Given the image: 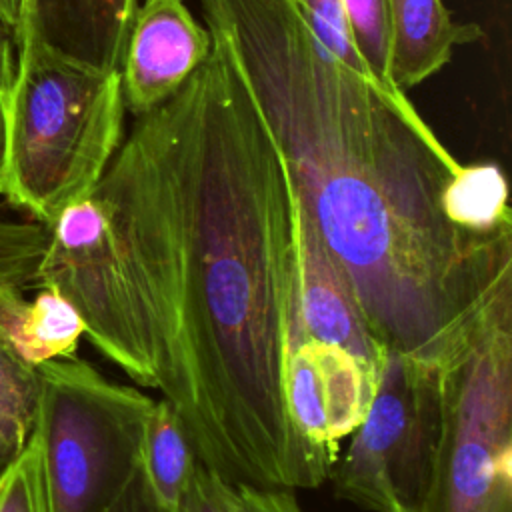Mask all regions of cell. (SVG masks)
<instances>
[{
  "label": "cell",
  "mask_w": 512,
  "mask_h": 512,
  "mask_svg": "<svg viewBox=\"0 0 512 512\" xmlns=\"http://www.w3.org/2000/svg\"><path fill=\"white\" fill-rule=\"evenodd\" d=\"M438 370L440 434L424 512H512V294Z\"/></svg>",
  "instance_id": "4"
},
{
  "label": "cell",
  "mask_w": 512,
  "mask_h": 512,
  "mask_svg": "<svg viewBox=\"0 0 512 512\" xmlns=\"http://www.w3.org/2000/svg\"><path fill=\"white\" fill-rule=\"evenodd\" d=\"M38 442L50 512H108L142 468L154 398L104 378L90 364L38 366Z\"/></svg>",
  "instance_id": "5"
},
{
  "label": "cell",
  "mask_w": 512,
  "mask_h": 512,
  "mask_svg": "<svg viewBox=\"0 0 512 512\" xmlns=\"http://www.w3.org/2000/svg\"><path fill=\"white\" fill-rule=\"evenodd\" d=\"M0 512H50L42 456L32 434L0 472Z\"/></svg>",
  "instance_id": "18"
},
{
  "label": "cell",
  "mask_w": 512,
  "mask_h": 512,
  "mask_svg": "<svg viewBox=\"0 0 512 512\" xmlns=\"http://www.w3.org/2000/svg\"><path fill=\"white\" fill-rule=\"evenodd\" d=\"M200 4L370 334L440 364L512 294V234L448 218L444 190L462 162L404 92L330 54L292 0Z\"/></svg>",
  "instance_id": "2"
},
{
  "label": "cell",
  "mask_w": 512,
  "mask_h": 512,
  "mask_svg": "<svg viewBox=\"0 0 512 512\" xmlns=\"http://www.w3.org/2000/svg\"><path fill=\"white\" fill-rule=\"evenodd\" d=\"M40 372L0 340V466L28 442L38 414Z\"/></svg>",
  "instance_id": "16"
},
{
  "label": "cell",
  "mask_w": 512,
  "mask_h": 512,
  "mask_svg": "<svg viewBox=\"0 0 512 512\" xmlns=\"http://www.w3.org/2000/svg\"><path fill=\"white\" fill-rule=\"evenodd\" d=\"M24 2H26V0H22V6H24Z\"/></svg>",
  "instance_id": "26"
},
{
  "label": "cell",
  "mask_w": 512,
  "mask_h": 512,
  "mask_svg": "<svg viewBox=\"0 0 512 512\" xmlns=\"http://www.w3.org/2000/svg\"><path fill=\"white\" fill-rule=\"evenodd\" d=\"M108 512H162L150 492L144 470L140 468L126 492L116 500Z\"/></svg>",
  "instance_id": "24"
},
{
  "label": "cell",
  "mask_w": 512,
  "mask_h": 512,
  "mask_svg": "<svg viewBox=\"0 0 512 512\" xmlns=\"http://www.w3.org/2000/svg\"><path fill=\"white\" fill-rule=\"evenodd\" d=\"M292 238L294 296L302 336L342 346L368 368L378 370L384 350L370 334L340 268L294 202Z\"/></svg>",
  "instance_id": "10"
},
{
  "label": "cell",
  "mask_w": 512,
  "mask_h": 512,
  "mask_svg": "<svg viewBox=\"0 0 512 512\" xmlns=\"http://www.w3.org/2000/svg\"><path fill=\"white\" fill-rule=\"evenodd\" d=\"M212 36V34H210ZM138 114L92 188L102 202L154 388L226 482L316 488L332 466L294 430L288 350L292 198L280 156L224 48Z\"/></svg>",
  "instance_id": "1"
},
{
  "label": "cell",
  "mask_w": 512,
  "mask_h": 512,
  "mask_svg": "<svg viewBox=\"0 0 512 512\" xmlns=\"http://www.w3.org/2000/svg\"><path fill=\"white\" fill-rule=\"evenodd\" d=\"M378 370L346 348L302 338L290 346L284 368V398L290 422L306 446L332 468L338 442L362 422Z\"/></svg>",
  "instance_id": "8"
},
{
  "label": "cell",
  "mask_w": 512,
  "mask_h": 512,
  "mask_svg": "<svg viewBox=\"0 0 512 512\" xmlns=\"http://www.w3.org/2000/svg\"><path fill=\"white\" fill-rule=\"evenodd\" d=\"M184 512H228L222 500V478L204 464L196 468Z\"/></svg>",
  "instance_id": "22"
},
{
  "label": "cell",
  "mask_w": 512,
  "mask_h": 512,
  "mask_svg": "<svg viewBox=\"0 0 512 512\" xmlns=\"http://www.w3.org/2000/svg\"><path fill=\"white\" fill-rule=\"evenodd\" d=\"M444 210L466 232L512 234L508 184L502 168L494 162L462 164L444 190Z\"/></svg>",
  "instance_id": "15"
},
{
  "label": "cell",
  "mask_w": 512,
  "mask_h": 512,
  "mask_svg": "<svg viewBox=\"0 0 512 512\" xmlns=\"http://www.w3.org/2000/svg\"><path fill=\"white\" fill-rule=\"evenodd\" d=\"M136 0H26L16 40L96 70H118Z\"/></svg>",
  "instance_id": "11"
},
{
  "label": "cell",
  "mask_w": 512,
  "mask_h": 512,
  "mask_svg": "<svg viewBox=\"0 0 512 512\" xmlns=\"http://www.w3.org/2000/svg\"><path fill=\"white\" fill-rule=\"evenodd\" d=\"M36 284L56 290L78 312L90 342L136 384L146 368L108 216L90 190L48 226Z\"/></svg>",
  "instance_id": "7"
},
{
  "label": "cell",
  "mask_w": 512,
  "mask_h": 512,
  "mask_svg": "<svg viewBox=\"0 0 512 512\" xmlns=\"http://www.w3.org/2000/svg\"><path fill=\"white\" fill-rule=\"evenodd\" d=\"M22 16V0H0V22L12 32H18Z\"/></svg>",
  "instance_id": "25"
},
{
  "label": "cell",
  "mask_w": 512,
  "mask_h": 512,
  "mask_svg": "<svg viewBox=\"0 0 512 512\" xmlns=\"http://www.w3.org/2000/svg\"><path fill=\"white\" fill-rule=\"evenodd\" d=\"M14 78V60L12 48L4 36H0V192L6 166V148H8V104L10 88Z\"/></svg>",
  "instance_id": "23"
},
{
  "label": "cell",
  "mask_w": 512,
  "mask_h": 512,
  "mask_svg": "<svg viewBox=\"0 0 512 512\" xmlns=\"http://www.w3.org/2000/svg\"><path fill=\"white\" fill-rule=\"evenodd\" d=\"M292 4L300 10L312 34L326 46L330 54L342 60L350 70L374 80L350 42L340 0H292Z\"/></svg>",
  "instance_id": "20"
},
{
  "label": "cell",
  "mask_w": 512,
  "mask_h": 512,
  "mask_svg": "<svg viewBox=\"0 0 512 512\" xmlns=\"http://www.w3.org/2000/svg\"><path fill=\"white\" fill-rule=\"evenodd\" d=\"M82 334L78 312L56 290L40 286L34 300H26L22 288L0 284V340L24 362L70 358Z\"/></svg>",
  "instance_id": "13"
},
{
  "label": "cell",
  "mask_w": 512,
  "mask_h": 512,
  "mask_svg": "<svg viewBox=\"0 0 512 512\" xmlns=\"http://www.w3.org/2000/svg\"><path fill=\"white\" fill-rule=\"evenodd\" d=\"M46 224L0 220V284L26 288L36 284L38 268L48 246Z\"/></svg>",
  "instance_id": "19"
},
{
  "label": "cell",
  "mask_w": 512,
  "mask_h": 512,
  "mask_svg": "<svg viewBox=\"0 0 512 512\" xmlns=\"http://www.w3.org/2000/svg\"><path fill=\"white\" fill-rule=\"evenodd\" d=\"M390 78L404 94L452 60L454 48L482 38L476 24L452 20L442 0H390Z\"/></svg>",
  "instance_id": "12"
},
{
  "label": "cell",
  "mask_w": 512,
  "mask_h": 512,
  "mask_svg": "<svg viewBox=\"0 0 512 512\" xmlns=\"http://www.w3.org/2000/svg\"><path fill=\"white\" fill-rule=\"evenodd\" d=\"M198 460L176 412L160 398L154 402L142 452V470L162 512H184Z\"/></svg>",
  "instance_id": "14"
},
{
  "label": "cell",
  "mask_w": 512,
  "mask_h": 512,
  "mask_svg": "<svg viewBox=\"0 0 512 512\" xmlns=\"http://www.w3.org/2000/svg\"><path fill=\"white\" fill-rule=\"evenodd\" d=\"M212 36L184 0H144L136 4L120 58L124 108L144 114L174 92L212 52Z\"/></svg>",
  "instance_id": "9"
},
{
  "label": "cell",
  "mask_w": 512,
  "mask_h": 512,
  "mask_svg": "<svg viewBox=\"0 0 512 512\" xmlns=\"http://www.w3.org/2000/svg\"><path fill=\"white\" fill-rule=\"evenodd\" d=\"M350 42L370 76L386 90L402 92L390 78L392 16L390 0H340Z\"/></svg>",
  "instance_id": "17"
},
{
  "label": "cell",
  "mask_w": 512,
  "mask_h": 512,
  "mask_svg": "<svg viewBox=\"0 0 512 512\" xmlns=\"http://www.w3.org/2000/svg\"><path fill=\"white\" fill-rule=\"evenodd\" d=\"M438 434V364L384 350L368 410L330 472L336 496L370 512H424Z\"/></svg>",
  "instance_id": "6"
},
{
  "label": "cell",
  "mask_w": 512,
  "mask_h": 512,
  "mask_svg": "<svg viewBox=\"0 0 512 512\" xmlns=\"http://www.w3.org/2000/svg\"><path fill=\"white\" fill-rule=\"evenodd\" d=\"M124 112L118 70L88 68L18 40L0 194L50 226L108 168Z\"/></svg>",
  "instance_id": "3"
},
{
  "label": "cell",
  "mask_w": 512,
  "mask_h": 512,
  "mask_svg": "<svg viewBox=\"0 0 512 512\" xmlns=\"http://www.w3.org/2000/svg\"><path fill=\"white\" fill-rule=\"evenodd\" d=\"M222 500L228 512H304L294 490L226 482L222 478Z\"/></svg>",
  "instance_id": "21"
}]
</instances>
